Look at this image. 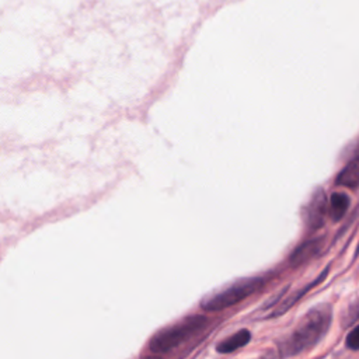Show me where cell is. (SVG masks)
Returning <instances> with one entry per match:
<instances>
[{
  "label": "cell",
  "mask_w": 359,
  "mask_h": 359,
  "mask_svg": "<svg viewBox=\"0 0 359 359\" xmlns=\"http://www.w3.org/2000/svg\"><path fill=\"white\" fill-rule=\"evenodd\" d=\"M349 198L348 195L342 194V192H334L331 196H330V201H328V215L330 217L334 220V222H338L341 220L348 208H349Z\"/></svg>",
  "instance_id": "ba28073f"
},
{
  "label": "cell",
  "mask_w": 359,
  "mask_h": 359,
  "mask_svg": "<svg viewBox=\"0 0 359 359\" xmlns=\"http://www.w3.org/2000/svg\"><path fill=\"white\" fill-rule=\"evenodd\" d=\"M359 254V244H358V248H356V255Z\"/></svg>",
  "instance_id": "7c38bea8"
},
{
  "label": "cell",
  "mask_w": 359,
  "mask_h": 359,
  "mask_svg": "<svg viewBox=\"0 0 359 359\" xmlns=\"http://www.w3.org/2000/svg\"><path fill=\"white\" fill-rule=\"evenodd\" d=\"M346 346L353 351H359V325H356L346 335Z\"/></svg>",
  "instance_id": "30bf717a"
},
{
  "label": "cell",
  "mask_w": 359,
  "mask_h": 359,
  "mask_svg": "<svg viewBox=\"0 0 359 359\" xmlns=\"http://www.w3.org/2000/svg\"><path fill=\"white\" fill-rule=\"evenodd\" d=\"M325 275H327V269H325V271H323L317 279H314L313 282H310L309 285H306L303 289L297 290L294 294H292L290 297H287V299H286V300H285V302H283V303L279 306V309H278V310L273 313V316L282 314V313H285L286 310H289V307H290V306H293V304H294V303H296V302H297V300H299V299H300V297H302L304 293H307V292H309L310 289H313V287H314L317 283H320V282H321V280L325 278Z\"/></svg>",
  "instance_id": "9c48e42d"
},
{
  "label": "cell",
  "mask_w": 359,
  "mask_h": 359,
  "mask_svg": "<svg viewBox=\"0 0 359 359\" xmlns=\"http://www.w3.org/2000/svg\"><path fill=\"white\" fill-rule=\"evenodd\" d=\"M264 286V279L258 276L252 278H243L238 279L237 282L231 283L226 289L208 296L201 302V307L206 311H216V310H223L230 306H234L257 290H259Z\"/></svg>",
  "instance_id": "3957f363"
},
{
  "label": "cell",
  "mask_w": 359,
  "mask_h": 359,
  "mask_svg": "<svg viewBox=\"0 0 359 359\" xmlns=\"http://www.w3.org/2000/svg\"><path fill=\"white\" fill-rule=\"evenodd\" d=\"M332 320V309L328 304H320L309 310L294 330L279 344V352L283 358L300 355L316 346L327 334Z\"/></svg>",
  "instance_id": "6da1fadb"
},
{
  "label": "cell",
  "mask_w": 359,
  "mask_h": 359,
  "mask_svg": "<svg viewBox=\"0 0 359 359\" xmlns=\"http://www.w3.org/2000/svg\"><path fill=\"white\" fill-rule=\"evenodd\" d=\"M327 213H328V202H327L325 194L323 189H317L311 195L304 209V220L307 227L311 230L321 227L324 224Z\"/></svg>",
  "instance_id": "277c9868"
},
{
  "label": "cell",
  "mask_w": 359,
  "mask_h": 359,
  "mask_svg": "<svg viewBox=\"0 0 359 359\" xmlns=\"http://www.w3.org/2000/svg\"><path fill=\"white\" fill-rule=\"evenodd\" d=\"M143 359H161L158 355H150V356H147V358H143Z\"/></svg>",
  "instance_id": "8fae6325"
},
{
  "label": "cell",
  "mask_w": 359,
  "mask_h": 359,
  "mask_svg": "<svg viewBox=\"0 0 359 359\" xmlns=\"http://www.w3.org/2000/svg\"><path fill=\"white\" fill-rule=\"evenodd\" d=\"M208 324V318L205 316H189L184 320L168 325L158 332H156L149 344V348L153 353H165L172 351L184 341L189 339L199 331H202Z\"/></svg>",
  "instance_id": "7a4b0ae2"
},
{
  "label": "cell",
  "mask_w": 359,
  "mask_h": 359,
  "mask_svg": "<svg viewBox=\"0 0 359 359\" xmlns=\"http://www.w3.org/2000/svg\"><path fill=\"white\" fill-rule=\"evenodd\" d=\"M251 339V332L245 328L237 331L236 334L224 338L223 341H220L216 346V351L219 353H230L236 349H240L243 346H245Z\"/></svg>",
  "instance_id": "8992f818"
},
{
  "label": "cell",
  "mask_w": 359,
  "mask_h": 359,
  "mask_svg": "<svg viewBox=\"0 0 359 359\" xmlns=\"http://www.w3.org/2000/svg\"><path fill=\"white\" fill-rule=\"evenodd\" d=\"M321 247V240L316 238V240H309L303 244H300L290 255L289 262L293 266H299L304 262H307L309 259H311L314 255H317V252L320 251Z\"/></svg>",
  "instance_id": "5b68a950"
},
{
  "label": "cell",
  "mask_w": 359,
  "mask_h": 359,
  "mask_svg": "<svg viewBox=\"0 0 359 359\" xmlns=\"http://www.w3.org/2000/svg\"><path fill=\"white\" fill-rule=\"evenodd\" d=\"M337 185L346 187V188H356L359 187V157L349 161L338 174L335 180Z\"/></svg>",
  "instance_id": "52a82bcc"
}]
</instances>
